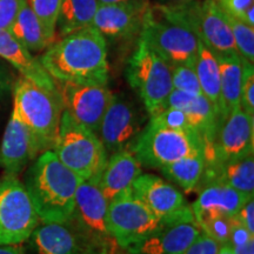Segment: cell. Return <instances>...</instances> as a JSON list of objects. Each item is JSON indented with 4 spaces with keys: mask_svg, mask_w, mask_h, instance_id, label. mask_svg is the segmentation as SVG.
<instances>
[{
    "mask_svg": "<svg viewBox=\"0 0 254 254\" xmlns=\"http://www.w3.org/2000/svg\"><path fill=\"white\" fill-rule=\"evenodd\" d=\"M202 252V232L199 234V237L193 241L183 254H201Z\"/></svg>",
    "mask_w": 254,
    "mask_h": 254,
    "instance_id": "ab89813d",
    "label": "cell"
},
{
    "mask_svg": "<svg viewBox=\"0 0 254 254\" xmlns=\"http://www.w3.org/2000/svg\"><path fill=\"white\" fill-rule=\"evenodd\" d=\"M132 194L161 220L182 217L192 212L185 196L172 184L151 173H141L133 184Z\"/></svg>",
    "mask_w": 254,
    "mask_h": 254,
    "instance_id": "2e32d148",
    "label": "cell"
},
{
    "mask_svg": "<svg viewBox=\"0 0 254 254\" xmlns=\"http://www.w3.org/2000/svg\"><path fill=\"white\" fill-rule=\"evenodd\" d=\"M164 222L133 194L109 202L107 226L111 237L123 249L127 250L148 237Z\"/></svg>",
    "mask_w": 254,
    "mask_h": 254,
    "instance_id": "8fae6325",
    "label": "cell"
},
{
    "mask_svg": "<svg viewBox=\"0 0 254 254\" xmlns=\"http://www.w3.org/2000/svg\"><path fill=\"white\" fill-rule=\"evenodd\" d=\"M201 232L190 212L165 221L163 226L127 251L129 254H183Z\"/></svg>",
    "mask_w": 254,
    "mask_h": 254,
    "instance_id": "9a60e30c",
    "label": "cell"
},
{
    "mask_svg": "<svg viewBox=\"0 0 254 254\" xmlns=\"http://www.w3.org/2000/svg\"><path fill=\"white\" fill-rule=\"evenodd\" d=\"M220 71V123L240 107L244 60L238 53L217 55ZM220 125V124H219Z\"/></svg>",
    "mask_w": 254,
    "mask_h": 254,
    "instance_id": "cb8c5ba5",
    "label": "cell"
},
{
    "mask_svg": "<svg viewBox=\"0 0 254 254\" xmlns=\"http://www.w3.org/2000/svg\"><path fill=\"white\" fill-rule=\"evenodd\" d=\"M126 79L150 117L160 112L173 90L172 67L140 39L128 59Z\"/></svg>",
    "mask_w": 254,
    "mask_h": 254,
    "instance_id": "52a82bcc",
    "label": "cell"
},
{
    "mask_svg": "<svg viewBox=\"0 0 254 254\" xmlns=\"http://www.w3.org/2000/svg\"><path fill=\"white\" fill-rule=\"evenodd\" d=\"M206 170L204 154L180 159L160 168V172L167 180L172 182L186 192H192L201 182Z\"/></svg>",
    "mask_w": 254,
    "mask_h": 254,
    "instance_id": "f1b7e54d",
    "label": "cell"
},
{
    "mask_svg": "<svg viewBox=\"0 0 254 254\" xmlns=\"http://www.w3.org/2000/svg\"><path fill=\"white\" fill-rule=\"evenodd\" d=\"M224 12V11H222ZM225 13V12H224ZM230 25L237 53L245 62L254 63V27L225 13Z\"/></svg>",
    "mask_w": 254,
    "mask_h": 254,
    "instance_id": "f546056e",
    "label": "cell"
},
{
    "mask_svg": "<svg viewBox=\"0 0 254 254\" xmlns=\"http://www.w3.org/2000/svg\"><path fill=\"white\" fill-rule=\"evenodd\" d=\"M132 152L141 166L160 170L180 159L204 154V142L194 131L167 128L148 120Z\"/></svg>",
    "mask_w": 254,
    "mask_h": 254,
    "instance_id": "8992f818",
    "label": "cell"
},
{
    "mask_svg": "<svg viewBox=\"0 0 254 254\" xmlns=\"http://www.w3.org/2000/svg\"><path fill=\"white\" fill-rule=\"evenodd\" d=\"M253 147L254 116H250L239 107L219 125L212 157L206 163V170L212 167V171H207L211 174L228 161L253 153Z\"/></svg>",
    "mask_w": 254,
    "mask_h": 254,
    "instance_id": "4fadbf2b",
    "label": "cell"
},
{
    "mask_svg": "<svg viewBox=\"0 0 254 254\" xmlns=\"http://www.w3.org/2000/svg\"><path fill=\"white\" fill-rule=\"evenodd\" d=\"M26 1L43 24L47 34L56 41L57 21H58L62 0H26Z\"/></svg>",
    "mask_w": 254,
    "mask_h": 254,
    "instance_id": "4dcf8cb0",
    "label": "cell"
},
{
    "mask_svg": "<svg viewBox=\"0 0 254 254\" xmlns=\"http://www.w3.org/2000/svg\"><path fill=\"white\" fill-rule=\"evenodd\" d=\"M13 110L36 135L41 151L52 150L63 114L59 94L20 77L14 85Z\"/></svg>",
    "mask_w": 254,
    "mask_h": 254,
    "instance_id": "5b68a950",
    "label": "cell"
},
{
    "mask_svg": "<svg viewBox=\"0 0 254 254\" xmlns=\"http://www.w3.org/2000/svg\"><path fill=\"white\" fill-rule=\"evenodd\" d=\"M8 31L30 52L45 51L55 43V40L47 34L43 24L28 6L27 1H25L19 9L17 18Z\"/></svg>",
    "mask_w": 254,
    "mask_h": 254,
    "instance_id": "d4e9b609",
    "label": "cell"
},
{
    "mask_svg": "<svg viewBox=\"0 0 254 254\" xmlns=\"http://www.w3.org/2000/svg\"><path fill=\"white\" fill-rule=\"evenodd\" d=\"M165 109H179L186 113L190 126L201 136L207 163L212 157L214 139L220 124L219 114L211 101L204 94H192L173 88L160 111Z\"/></svg>",
    "mask_w": 254,
    "mask_h": 254,
    "instance_id": "e0dca14e",
    "label": "cell"
},
{
    "mask_svg": "<svg viewBox=\"0 0 254 254\" xmlns=\"http://www.w3.org/2000/svg\"><path fill=\"white\" fill-rule=\"evenodd\" d=\"M63 110L75 122L98 133L113 93L103 84L56 82Z\"/></svg>",
    "mask_w": 254,
    "mask_h": 254,
    "instance_id": "7c38bea8",
    "label": "cell"
},
{
    "mask_svg": "<svg viewBox=\"0 0 254 254\" xmlns=\"http://www.w3.org/2000/svg\"><path fill=\"white\" fill-rule=\"evenodd\" d=\"M148 5L150 1L99 5L91 26L105 39H128L140 33Z\"/></svg>",
    "mask_w": 254,
    "mask_h": 254,
    "instance_id": "d6986e66",
    "label": "cell"
},
{
    "mask_svg": "<svg viewBox=\"0 0 254 254\" xmlns=\"http://www.w3.org/2000/svg\"><path fill=\"white\" fill-rule=\"evenodd\" d=\"M148 0H98L99 5L107 4H125V2H145Z\"/></svg>",
    "mask_w": 254,
    "mask_h": 254,
    "instance_id": "b9f144b4",
    "label": "cell"
},
{
    "mask_svg": "<svg viewBox=\"0 0 254 254\" xmlns=\"http://www.w3.org/2000/svg\"><path fill=\"white\" fill-rule=\"evenodd\" d=\"M26 0H0V30L8 31Z\"/></svg>",
    "mask_w": 254,
    "mask_h": 254,
    "instance_id": "8d00e7d4",
    "label": "cell"
},
{
    "mask_svg": "<svg viewBox=\"0 0 254 254\" xmlns=\"http://www.w3.org/2000/svg\"><path fill=\"white\" fill-rule=\"evenodd\" d=\"M41 152L36 135L12 110L0 146V165L6 176L18 177Z\"/></svg>",
    "mask_w": 254,
    "mask_h": 254,
    "instance_id": "ac0fdd59",
    "label": "cell"
},
{
    "mask_svg": "<svg viewBox=\"0 0 254 254\" xmlns=\"http://www.w3.org/2000/svg\"><path fill=\"white\" fill-rule=\"evenodd\" d=\"M219 244L202 232V252L201 254H217Z\"/></svg>",
    "mask_w": 254,
    "mask_h": 254,
    "instance_id": "f35d334b",
    "label": "cell"
},
{
    "mask_svg": "<svg viewBox=\"0 0 254 254\" xmlns=\"http://www.w3.org/2000/svg\"><path fill=\"white\" fill-rule=\"evenodd\" d=\"M201 93L211 101L220 118V71L217 55L201 41L198 43V52L194 63Z\"/></svg>",
    "mask_w": 254,
    "mask_h": 254,
    "instance_id": "484cf974",
    "label": "cell"
},
{
    "mask_svg": "<svg viewBox=\"0 0 254 254\" xmlns=\"http://www.w3.org/2000/svg\"><path fill=\"white\" fill-rule=\"evenodd\" d=\"M225 13L254 27V0H215Z\"/></svg>",
    "mask_w": 254,
    "mask_h": 254,
    "instance_id": "d6a6232c",
    "label": "cell"
},
{
    "mask_svg": "<svg viewBox=\"0 0 254 254\" xmlns=\"http://www.w3.org/2000/svg\"><path fill=\"white\" fill-rule=\"evenodd\" d=\"M174 7L198 39L215 55L237 53L226 15L215 0H194Z\"/></svg>",
    "mask_w": 254,
    "mask_h": 254,
    "instance_id": "30bf717a",
    "label": "cell"
},
{
    "mask_svg": "<svg viewBox=\"0 0 254 254\" xmlns=\"http://www.w3.org/2000/svg\"><path fill=\"white\" fill-rule=\"evenodd\" d=\"M142 173V166L132 151L110 155L97 185L107 202L132 194L133 184Z\"/></svg>",
    "mask_w": 254,
    "mask_h": 254,
    "instance_id": "ffe728a7",
    "label": "cell"
},
{
    "mask_svg": "<svg viewBox=\"0 0 254 254\" xmlns=\"http://www.w3.org/2000/svg\"><path fill=\"white\" fill-rule=\"evenodd\" d=\"M39 60L56 82H109L106 39L92 26L56 40Z\"/></svg>",
    "mask_w": 254,
    "mask_h": 254,
    "instance_id": "6da1fadb",
    "label": "cell"
},
{
    "mask_svg": "<svg viewBox=\"0 0 254 254\" xmlns=\"http://www.w3.org/2000/svg\"><path fill=\"white\" fill-rule=\"evenodd\" d=\"M172 86L174 90L187 93L202 94L194 65H180L172 67Z\"/></svg>",
    "mask_w": 254,
    "mask_h": 254,
    "instance_id": "1f68e13d",
    "label": "cell"
},
{
    "mask_svg": "<svg viewBox=\"0 0 254 254\" xmlns=\"http://www.w3.org/2000/svg\"><path fill=\"white\" fill-rule=\"evenodd\" d=\"M236 218L241 224L249 230L251 233L254 234V198H250L241 206L239 212L236 214Z\"/></svg>",
    "mask_w": 254,
    "mask_h": 254,
    "instance_id": "74e56055",
    "label": "cell"
},
{
    "mask_svg": "<svg viewBox=\"0 0 254 254\" xmlns=\"http://www.w3.org/2000/svg\"><path fill=\"white\" fill-rule=\"evenodd\" d=\"M59 160L82 182L97 184L109 154L97 133L75 122L63 110L58 136L53 146Z\"/></svg>",
    "mask_w": 254,
    "mask_h": 254,
    "instance_id": "277c9868",
    "label": "cell"
},
{
    "mask_svg": "<svg viewBox=\"0 0 254 254\" xmlns=\"http://www.w3.org/2000/svg\"><path fill=\"white\" fill-rule=\"evenodd\" d=\"M253 195L245 194L232 187L211 183L199 193L190 207L198 225L218 217H234L245 202Z\"/></svg>",
    "mask_w": 254,
    "mask_h": 254,
    "instance_id": "44dd1931",
    "label": "cell"
},
{
    "mask_svg": "<svg viewBox=\"0 0 254 254\" xmlns=\"http://www.w3.org/2000/svg\"><path fill=\"white\" fill-rule=\"evenodd\" d=\"M0 58L11 64L21 77L58 94L56 81L46 72L40 60L32 56L30 51L6 30H0Z\"/></svg>",
    "mask_w": 254,
    "mask_h": 254,
    "instance_id": "7402d4cb",
    "label": "cell"
},
{
    "mask_svg": "<svg viewBox=\"0 0 254 254\" xmlns=\"http://www.w3.org/2000/svg\"><path fill=\"white\" fill-rule=\"evenodd\" d=\"M150 122L157 124L159 126L167 127V128L182 129V131H194L193 127L190 126L186 113L179 109H165L157 114H154V116L150 117Z\"/></svg>",
    "mask_w": 254,
    "mask_h": 254,
    "instance_id": "836d02e7",
    "label": "cell"
},
{
    "mask_svg": "<svg viewBox=\"0 0 254 254\" xmlns=\"http://www.w3.org/2000/svg\"><path fill=\"white\" fill-rule=\"evenodd\" d=\"M208 177L211 183L224 184L245 194L254 195V154L250 153L228 161L208 174Z\"/></svg>",
    "mask_w": 254,
    "mask_h": 254,
    "instance_id": "4316f807",
    "label": "cell"
},
{
    "mask_svg": "<svg viewBox=\"0 0 254 254\" xmlns=\"http://www.w3.org/2000/svg\"><path fill=\"white\" fill-rule=\"evenodd\" d=\"M240 107L247 114L254 116V66L244 60L243 85H241Z\"/></svg>",
    "mask_w": 254,
    "mask_h": 254,
    "instance_id": "d590c367",
    "label": "cell"
},
{
    "mask_svg": "<svg viewBox=\"0 0 254 254\" xmlns=\"http://www.w3.org/2000/svg\"><path fill=\"white\" fill-rule=\"evenodd\" d=\"M232 218L218 217L209 219V220L201 222L199 227L205 234L217 241L219 246L224 245V244H228V240H230Z\"/></svg>",
    "mask_w": 254,
    "mask_h": 254,
    "instance_id": "e575fe53",
    "label": "cell"
},
{
    "mask_svg": "<svg viewBox=\"0 0 254 254\" xmlns=\"http://www.w3.org/2000/svg\"><path fill=\"white\" fill-rule=\"evenodd\" d=\"M217 254H234L233 251L230 247L228 244H224V245H220L219 246V250H218V253Z\"/></svg>",
    "mask_w": 254,
    "mask_h": 254,
    "instance_id": "f6af8a7d",
    "label": "cell"
},
{
    "mask_svg": "<svg viewBox=\"0 0 254 254\" xmlns=\"http://www.w3.org/2000/svg\"><path fill=\"white\" fill-rule=\"evenodd\" d=\"M98 6V0H62L57 21L59 37L91 26Z\"/></svg>",
    "mask_w": 254,
    "mask_h": 254,
    "instance_id": "83f0119b",
    "label": "cell"
},
{
    "mask_svg": "<svg viewBox=\"0 0 254 254\" xmlns=\"http://www.w3.org/2000/svg\"><path fill=\"white\" fill-rule=\"evenodd\" d=\"M81 182L53 150L41 152L28 168L24 184L40 222L71 220Z\"/></svg>",
    "mask_w": 254,
    "mask_h": 254,
    "instance_id": "7a4b0ae2",
    "label": "cell"
},
{
    "mask_svg": "<svg viewBox=\"0 0 254 254\" xmlns=\"http://www.w3.org/2000/svg\"><path fill=\"white\" fill-rule=\"evenodd\" d=\"M148 120L131 99L124 94H113L97 133L109 157L132 151Z\"/></svg>",
    "mask_w": 254,
    "mask_h": 254,
    "instance_id": "9c48e42d",
    "label": "cell"
},
{
    "mask_svg": "<svg viewBox=\"0 0 254 254\" xmlns=\"http://www.w3.org/2000/svg\"><path fill=\"white\" fill-rule=\"evenodd\" d=\"M39 222L26 187L18 177L6 176L0 180V246L27 241Z\"/></svg>",
    "mask_w": 254,
    "mask_h": 254,
    "instance_id": "ba28073f",
    "label": "cell"
},
{
    "mask_svg": "<svg viewBox=\"0 0 254 254\" xmlns=\"http://www.w3.org/2000/svg\"><path fill=\"white\" fill-rule=\"evenodd\" d=\"M0 254H26V252L21 244H17V245L0 246Z\"/></svg>",
    "mask_w": 254,
    "mask_h": 254,
    "instance_id": "60d3db41",
    "label": "cell"
},
{
    "mask_svg": "<svg viewBox=\"0 0 254 254\" xmlns=\"http://www.w3.org/2000/svg\"><path fill=\"white\" fill-rule=\"evenodd\" d=\"M79 237L69 222H39L28 240L38 254H79Z\"/></svg>",
    "mask_w": 254,
    "mask_h": 254,
    "instance_id": "603a6c76",
    "label": "cell"
},
{
    "mask_svg": "<svg viewBox=\"0 0 254 254\" xmlns=\"http://www.w3.org/2000/svg\"><path fill=\"white\" fill-rule=\"evenodd\" d=\"M139 39L171 67L194 65L199 39L174 6L148 5Z\"/></svg>",
    "mask_w": 254,
    "mask_h": 254,
    "instance_id": "3957f363",
    "label": "cell"
},
{
    "mask_svg": "<svg viewBox=\"0 0 254 254\" xmlns=\"http://www.w3.org/2000/svg\"><path fill=\"white\" fill-rule=\"evenodd\" d=\"M107 207L105 199L97 184L81 182L75 194V206L71 220L77 233L81 238L97 244L109 245L113 238L107 226Z\"/></svg>",
    "mask_w": 254,
    "mask_h": 254,
    "instance_id": "5bb4252c",
    "label": "cell"
},
{
    "mask_svg": "<svg viewBox=\"0 0 254 254\" xmlns=\"http://www.w3.org/2000/svg\"><path fill=\"white\" fill-rule=\"evenodd\" d=\"M6 88H7V82H6L5 75L2 74L1 69H0V97H1L2 93H4Z\"/></svg>",
    "mask_w": 254,
    "mask_h": 254,
    "instance_id": "ee69618b",
    "label": "cell"
},
{
    "mask_svg": "<svg viewBox=\"0 0 254 254\" xmlns=\"http://www.w3.org/2000/svg\"><path fill=\"white\" fill-rule=\"evenodd\" d=\"M194 1V0H159V4L168 5V6H177V5H185L189 2Z\"/></svg>",
    "mask_w": 254,
    "mask_h": 254,
    "instance_id": "7bdbcfd3",
    "label": "cell"
}]
</instances>
